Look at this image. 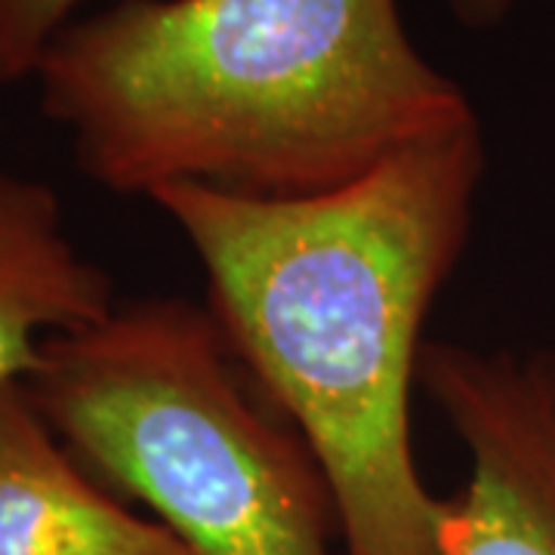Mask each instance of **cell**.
<instances>
[{"instance_id":"cell-1","label":"cell","mask_w":555,"mask_h":555,"mask_svg":"<svg viewBox=\"0 0 555 555\" xmlns=\"http://www.w3.org/2000/svg\"><path fill=\"white\" fill-rule=\"evenodd\" d=\"M481 177L476 118L318 195H149L198 257L232 352L315 456L346 555H441L444 496L420 473L411 401Z\"/></svg>"},{"instance_id":"cell-2","label":"cell","mask_w":555,"mask_h":555,"mask_svg":"<svg viewBox=\"0 0 555 555\" xmlns=\"http://www.w3.org/2000/svg\"><path fill=\"white\" fill-rule=\"evenodd\" d=\"M38 105L118 195L302 198L476 120L401 0H118L43 50Z\"/></svg>"},{"instance_id":"cell-3","label":"cell","mask_w":555,"mask_h":555,"mask_svg":"<svg viewBox=\"0 0 555 555\" xmlns=\"http://www.w3.org/2000/svg\"><path fill=\"white\" fill-rule=\"evenodd\" d=\"M25 392L87 473L192 555H334L337 513L315 456L207 306H115L47 339Z\"/></svg>"},{"instance_id":"cell-4","label":"cell","mask_w":555,"mask_h":555,"mask_svg":"<svg viewBox=\"0 0 555 555\" xmlns=\"http://www.w3.org/2000/svg\"><path fill=\"white\" fill-rule=\"evenodd\" d=\"M420 392L466 454L441 555H555V356L429 339Z\"/></svg>"},{"instance_id":"cell-5","label":"cell","mask_w":555,"mask_h":555,"mask_svg":"<svg viewBox=\"0 0 555 555\" xmlns=\"http://www.w3.org/2000/svg\"><path fill=\"white\" fill-rule=\"evenodd\" d=\"M0 555H192L87 473L25 383L0 392Z\"/></svg>"},{"instance_id":"cell-6","label":"cell","mask_w":555,"mask_h":555,"mask_svg":"<svg viewBox=\"0 0 555 555\" xmlns=\"http://www.w3.org/2000/svg\"><path fill=\"white\" fill-rule=\"evenodd\" d=\"M112 278L78 250L60 195L0 167V392L38 367L43 343L115 312Z\"/></svg>"},{"instance_id":"cell-7","label":"cell","mask_w":555,"mask_h":555,"mask_svg":"<svg viewBox=\"0 0 555 555\" xmlns=\"http://www.w3.org/2000/svg\"><path fill=\"white\" fill-rule=\"evenodd\" d=\"M83 0H0V87L35 78L43 50Z\"/></svg>"},{"instance_id":"cell-8","label":"cell","mask_w":555,"mask_h":555,"mask_svg":"<svg viewBox=\"0 0 555 555\" xmlns=\"http://www.w3.org/2000/svg\"><path fill=\"white\" fill-rule=\"evenodd\" d=\"M525 3H537V0H444V7L451 10L456 25H463L466 31L500 28Z\"/></svg>"}]
</instances>
